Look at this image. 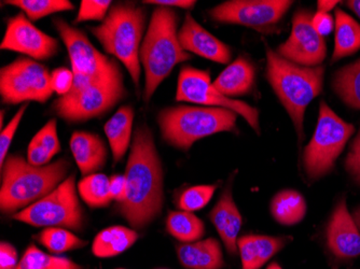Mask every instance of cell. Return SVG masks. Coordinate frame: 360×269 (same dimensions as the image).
<instances>
[{"label":"cell","mask_w":360,"mask_h":269,"mask_svg":"<svg viewBox=\"0 0 360 269\" xmlns=\"http://www.w3.org/2000/svg\"><path fill=\"white\" fill-rule=\"evenodd\" d=\"M127 197L119 206L133 230L155 221L163 207V171L150 129L137 127L125 169Z\"/></svg>","instance_id":"cell-1"},{"label":"cell","mask_w":360,"mask_h":269,"mask_svg":"<svg viewBox=\"0 0 360 269\" xmlns=\"http://www.w3.org/2000/svg\"><path fill=\"white\" fill-rule=\"evenodd\" d=\"M70 167L66 159L37 167L30 165L23 157L8 155L1 167V212L13 216L46 197L68 179Z\"/></svg>","instance_id":"cell-2"},{"label":"cell","mask_w":360,"mask_h":269,"mask_svg":"<svg viewBox=\"0 0 360 269\" xmlns=\"http://www.w3.org/2000/svg\"><path fill=\"white\" fill-rule=\"evenodd\" d=\"M177 24V14L169 7H159L153 11L139 53L145 70V102L150 100L176 65L191 58L178 39Z\"/></svg>","instance_id":"cell-3"},{"label":"cell","mask_w":360,"mask_h":269,"mask_svg":"<svg viewBox=\"0 0 360 269\" xmlns=\"http://www.w3.org/2000/svg\"><path fill=\"white\" fill-rule=\"evenodd\" d=\"M147 13L133 3L117 4L110 8L101 25L91 28L105 51L118 58L139 88L141 42Z\"/></svg>","instance_id":"cell-4"},{"label":"cell","mask_w":360,"mask_h":269,"mask_svg":"<svg viewBox=\"0 0 360 269\" xmlns=\"http://www.w3.org/2000/svg\"><path fill=\"white\" fill-rule=\"evenodd\" d=\"M266 77L281 102L292 119L299 137L303 139V119L309 103L321 94L323 68L300 67L266 48Z\"/></svg>","instance_id":"cell-5"},{"label":"cell","mask_w":360,"mask_h":269,"mask_svg":"<svg viewBox=\"0 0 360 269\" xmlns=\"http://www.w3.org/2000/svg\"><path fill=\"white\" fill-rule=\"evenodd\" d=\"M158 122L165 141L178 149L189 150L204 137L234 131L236 114L215 107H172L160 112Z\"/></svg>","instance_id":"cell-6"},{"label":"cell","mask_w":360,"mask_h":269,"mask_svg":"<svg viewBox=\"0 0 360 269\" xmlns=\"http://www.w3.org/2000/svg\"><path fill=\"white\" fill-rule=\"evenodd\" d=\"M12 218L35 228L82 230L84 214L77 195L76 176H70L53 192L16 212Z\"/></svg>","instance_id":"cell-7"},{"label":"cell","mask_w":360,"mask_h":269,"mask_svg":"<svg viewBox=\"0 0 360 269\" xmlns=\"http://www.w3.org/2000/svg\"><path fill=\"white\" fill-rule=\"evenodd\" d=\"M354 131L353 125L340 119L325 102L321 103L319 123L303 159L311 179H319L333 169Z\"/></svg>","instance_id":"cell-8"},{"label":"cell","mask_w":360,"mask_h":269,"mask_svg":"<svg viewBox=\"0 0 360 269\" xmlns=\"http://www.w3.org/2000/svg\"><path fill=\"white\" fill-rule=\"evenodd\" d=\"M51 74L44 65L21 58L1 68L0 94L8 105L46 103L53 94Z\"/></svg>","instance_id":"cell-9"},{"label":"cell","mask_w":360,"mask_h":269,"mask_svg":"<svg viewBox=\"0 0 360 269\" xmlns=\"http://www.w3.org/2000/svg\"><path fill=\"white\" fill-rule=\"evenodd\" d=\"M63 42L68 48L74 74L98 79L105 82L123 83V74L116 60L97 51L88 36L64 20H54Z\"/></svg>","instance_id":"cell-10"},{"label":"cell","mask_w":360,"mask_h":269,"mask_svg":"<svg viewBox=\"0 0 360 269\" xmlns=\"http://www.w3.org/2000/svg\"><path fill=\"white\" fill-rule=\"evenodd\" d=\"M125 95L123 83H94L56 99L53 110L66 122H84L106 114Z\"/></svg>","instance_id":"cell-11"},{"label":"cell","mask_w":360,"mask_h":269,"mask_svg":"<svg viewBox=\"0 0 360 269\" xmlns=\"http://www.w3.org/2000/svg\"><path fill=\"white\" fill-rule=\"evenodd\" d=\"M178 102L195 103L215 108H224L242 115L248 124L259 133V112L246 103L229 98L212 86L208 72L184 67L178 78Z\"/></svg>","instance_id":"cell-12"},{"label":"cell","mask_w":360,"mask_h":269,"mask_svg":"<svg viewBox=\"0 0 360 269\" xmlns=\"http://www.w3.org/2000/svg\"><path fill=\"white\" fill-rule=\"evenodd\" d=\"M283 0H232L210 10L212 20L266 29L282 19L291 6Z\"/></svg>","instance_id":"cell-13"},{"label":"cell","mask_w":360,"mask_h":269,"mask_svg":"<svg viewBox=\"0 0 360 269\" xmlns=\"http://www.w3.org/2000/svg\"><path fill=\"white\" fill-rule=\"evenodd\" d=\"M313 14L299 10L293 16L289 39L278 48V55L293 64L319 67L325 60L327 48L323 38L314 29Z\"/></svg>","instance_id":"cell-14"},{"label":"cell","mask_w":360,"mask_h":269,"mask_svg":"<svg viewBox=\"0 0 360 269\" xmlns=\"http://www.w3.org/2000/svg\"><path fill=\"white\" fill-rule=\"evenodd\" d=\"M0 48L44 60L56 55L60 44L56 38L38 29L24 12H21L8 21Z\"/></svg>","instance_id":"cell-15"},{"label":"cell","mask_w":360,"mask_h":269,"mask_svg":"<svg viewBox=\"0 0 360 269\" xmlns=\"http://www.w3.org/2000/svg\"><path fill=\"white\" fill-rule=\"evenodd\" d=\"M326 237L329 250L335 258L349 260L360 256V232L347 210L345 198L331 216Z\"/></svg>","instance_id":"cell-16"},{"label":"cell","mask_w":360,"mask_h":269,"mask_svg":"<svg viewBox=\"0 0 360 269\" xmlns=\"http://www.w3.org/2000/svg\"><path fill=\"white\" fill-rule=\"evenodd\" d=\"M178 39L185 51L192 52L219 64H228L231 60L230 48L196 23L190 13L186 15L184 25L178 32Z\"/></svg>","instance_id":"cell-17"},{"label":"cell","mask_w":360,"mask_h":269,"mask_svg":"<svg viewBox=\"0 0 360 269\" xmlns=\"http://www.w3.org/2000/svg\"><path fill=\"white\" fill-rule=\"evenodd\" d=\"M70 150L84 177L101 171L106 164V145L94 133L76 131L70 139Z\"/></svg>","instance_id":"cell-18"},{"label":"cell","mask_w":360,"mask_h":269,"mask_svg":"<svg viewBox=\"0 0 360 269\" xmlns=\"http://www.w3.org/2000/svg\"><path fill=\"white\" fill-rule=\"evenodd\" d=\"M210 221L215 225L229 254L238 251V236L242 228V216L234 203L230 190L226 189L219 202L210 214Z\"/></svg>","instance_id":"cell-19"},{"label":"cell","mask_w":360,"mask_h":269,"mask_svg":"<svg viewBox=\"0 0 360 269\" xmlns=\"http://www.w3.org/2000/svg\"><path fill=\"white\" fill-rule=\"evenodd\" d=\"M287 237L243 236L238 240L242 269H260L288 242Z\"/></svg>","instance_id":"cell-20"},{"label":"cell","mask_w":360,"mask_h":269,"mask_svg":"<svg viewBox=\"0 0 360 269\" xmlns=\"http://www.w3.org/2000/svg\"><path fill=\"white\" fill-rule=\"evenodd\" d=\"M180 264L188 269H221L224 266L221 247L215 238L177 247Z\"/></svg>","instance_id":"cell-21"},{"label":"cell","mask_w":360,"mask_h":269,"mask_svg":"<svg viewBox=\"0 0 360 269\" xmlns=\"http://www.w3.org/2000/svg\"><path fill=\"white\" fill-rule=\"evenodd\" d=\"M254 82V65L245 58H238L226 67L212 86L224 96H238L250 92Z\"/></svg>","instance_id":"cell-22"},{"label":"cell","mask_w":360,"mask_h":269,"mask_svg":"<svg viewBox=\"0 0 360 269\" xmlns=\"http://www.w3.org/2000/svg\"><path fill=\"white\" fill-rule=\"evenodd\" d=\"M134 110L131 106L119 109L105 124V133L108 138L113 161L118 163L124 157L132 138Z\"/></svg>","instance_id":"cell-23"},{"label":"cell","mask_w":360,"mask_h":269,"mask_svg":"<svg viewBox=\"0 0 360 269\" xmlns=\"http://www.w3.org/2000/svg\"><path fill=\"white\" fill-rule=\"evenodd\" d=\"M137 240L139 234L133 228L110 226L96 235L92 244V252L97 258H113L129 250Z\"/></svg>","instance_id":"cell-24"},{"label":"cell","mask_w":360,"mask_h":269,"mask_svg":"<svg viewBox=\"0 0 360 269\" xmlns=\"http://www.w3.org/2000/svg\"><path fill=\"white\" fill-rule=\"evenodd\" d=\"M360 48V24L349 14L335 11V44L333 62L347 58Z\"/></svg>","instance_id":"cell-25"},{"label":"cell","mask_w":360,"mask_h":269,"mask_svg":"<svg viewBox=\"0 0 360 269\" xmlns=\"http://www.w3.org/2000/svg\"><path fill=\"white\" fill-rule=\"evenodd\" d=\"M271 211L277 222L284 225H293L302 221L307 212V204L298 192L285 190L273 198Z\"/></svg>","instance_id":"cell-26"},{"label":"cell","mask_w":360,"mask_h":269,"mask_svg":"<svg viewBox=\"0 0 360 269\" xmlns=\"http://www.w3.org/2000/svg\"><path fill=\"white\" fill-rule=\"evenodd\" d=\"M167 232L180 242H195L205 234V225L201 218L191 212H169L167 220Z\"/></svg>","instance_id":"cell-27"},{"label":"cell","mask_w":360,"mask_h":269,"mask_svg":"<svg viewBox=\"0 0 360 269\" xmlns=\"http://www.w3.org/2000/svg\"><path fill=\"white\" fill-rule=\"evenodd\" d=\"M333 88L347 106L360 109V60L337 72Z\"/></svg>","instance_id":"cell-28"},{"label":"cell","mask_w":360,"mask_h":269,"mask_svg":"<svg viewBox=\"0 0 360 269\" xmlns=\"http://www.w3.org/2000/svg\"><path fill=\"white\" fill-rule=\"evenodd\" d=\"M78 192L84 203L91 208L107 207L112 197L110 179L103 173L86 176L78 184Z\"/></svg>","instance_id":"cell-29"},{"label":"cell","mask_w":360,"mask_h":269,"mask_svg":"<svg viewBox=\"0 0 360 269\" xmlns=\"http://www.w3.org/2000/svg\"><path fill=\"white\" fill-rule=\"evenodd\" d=\"M16 269H84V267L70 258L46 254L35 244H30Z\"/></svg>","instance_id":"cell-30"},{"label":"cell","mask_w":360,"mask_h":269,"mask_svg":"<svg viewBox=\"0 0 360 269\" xmlns=\"http://www.w3.org/2000/svg\"><path fill=\"white\" fill-rule=\"evenodd\" d=\"M38 242L51 254H62L68 251L84 248L88 242L62 228H46L36 236Z\"/></svg>","instance_id":"cell-31"},{"label":"cell","mask_w":360,"mask_h":269,"mask_svg":"<svg viewBox=\"0 0 360 269\" xmlns=\"http://www.w3.org/2000/svg\"><path fill=\"white\" fill-rule=\"evenodd\" d=\"M5 4L19 7L30 21H38L44 16L74 9L70 0H8Z\"/></svg>","instance_id":"cell-32"},{"label":"cell","mask_w":360,"mask_h":269,"mask_svg":"<svg viewBox=\"0 0 360 269\" xmlns=\"http://www.w3.org/2000/svg\"><path fill=\"white\" fill-rule=\"evenodd\" d=\"M216 189V185H198L190 188L180 196L178 207L188 212L203 209L210 203Z\"/></svg>","instance_id":"cell-33"},{"label":"cell","mask_w":360,"mask_h":269,"mask_svg":"<svg viewBox=\"0 0 360 269\" xmlns=\"http://www.w3.org/2000/svg\"><path fill=\"white\" fill-rule=\"evenodd\" d=\"M110 7L109 0H82L76 22L104 21Z\"/></svg>","instance_id":"cell-34"},{"label":"cell","mask_w":360,"mask_h":269,"mask_svg":"<svg viewBox=\"0 0 360 269\" xmlns=\"http://www.w3.org/2000/svg\"><path fill=\"white\" fill-rule=\"evenodd\" d=\"M35 141L44 152L53 157L60 151V143L58 137L56 120H50L32 139Z\"/></svg>","instance_id":"cell-35"},{"label":"cell","mask_w":360,"mask_h":269,"mask_svg":"<svg viewBox=\"0 0 360 269\" xmlns=\"http://www.w3.org/2000/svg\"><path fill=\"white\" fill-rule=\"evenodd\" d=\"M27 107V103L24 104V106H22L20 110L15 113L13 119L8 123L5 129L1 131V135H0V165H1V167L5 164L6 159L8 157V150H9L10 145H11L12 140H13L16 129L19 127L20 122H21L22 117H23Z\"/></svg>","instance_id":"cell-36"},{"label":"cell","mask_w":360,"mask_h":269,"mask_svg":"<svg viewBox=\"0 0 360 269\" xmlns=\"http://www.w3.org/2000/svg\"><path fill=\"white\" fill-rule=\"evenodd\" d=\"M51 88L60 96L68 94L74 86L75 74L68 68H58L51 72Z\"/></svg>","instance_id":"cell-37"},{"label":"cell","mask_w":360,"mask_h":269,"mask_svg":"<svg viewBox=\"0 0 360 269\" xmlns=\"http://www.w3.org/2000/svg\"><path fill=\"white\" fill-rule=\"evenodd\" d=\"M345 168L352 178L360 184V131L352 143L351 150L345 159Z\"/></svg>","instance_id":"cell-38"},{"label":"cell","mask_w":360,"mask_h":269,"mask_svg":"<svg viewBox=\"0 0 360 269\" xmlns=\"http://www.w3.org/2000/svg\"><path fill=\"white\" fill-rule=\"evenodd\" d=\"M19 254L10 242L0 244V269H16L19 265Z\"/></svg>","instance_id":"cell-39"},{"label":"cell","mask_w":360,"mask_h":269,"mask_svg":"<svg viewBox=\"0 0 360 269\" xmlns=\"http://www.w3.org/2000/svg\"><path fill=\"white\" fill-rule=\"evenodd\" d=\"M312 23L314 29L319 32L321 37L329 35L333 32V26H335L333 16L329 13H326V12L319 11L315 15H313Z\"/></svg>","instance_id":"cell-40"},{"label":"cell","mask_w":360,"mask_h":269,"mask_svg":"<svg viewBox=\"0 0 360 269\" xmlns=\"http://www.w3.org/2000/svg\"><path fill=\"white\" fill-rule=\"evenodd\" d=\"M110 192L112 200L122 204L127 197V179L124 175H115L110 178Z\"/></svg>","instance_id":"cell-41"},{"label":"cell","mask_w":360,"mask_h":269,"mask_svg":"<svg viewBox=\"0 0 360 269\" xmlns=\"http://www.w3.org/2000/svg\"><path fill=\"white\" fill-rule=\"evenodd\" d=\"M143 4H151V5L160 6V7H179L192 8L195 5V1L193 0H147L143 1Z\"/></svg>","instance_id":"cell-42"},{"label":"cell","mask_w":360,"mask_h":269,"mask_svg":"<svg viewBox=\"0 0 360 269\" xmlns=\"http://www.w3.org/2000/svg\"><path fill=\"white\" fill-rule=\"evenodd\" d=\"M338 3H339V1H330V0H319V3H317V6H319V11L328 13L329 11H331V10H333V8L337 6Z\"/></svg>","instance_id":"cell-43"},{"label":"cell","mask_w":360,"mask_h":269,"mask_svg":"<svg viewBox=\"0 0 360 269\" xmlns=\"http://www.w3.org/2000/svg\"><path fill=\"white\" fill-rule=\"evenodd\" d=\"M347 6H349V9L353 10V11L357 14L358 18L360 19V0L347 1Z\"/></svg>","instance_id":"cell-44"},{"label":"cell","mask_w":360,"mask_h":269,"mask_svg":"<svg viewBox=\"0 0 360 269\" xmlns=\"http://www.w3.org/2000/svg\"><path fill=\"white\" fill-rule=\"evenodd\" d=\"M353 218L360 232V207H358L357 209L354 211Z\"/></svg>","instance_id":"cell-45"},{"label":"cell","mask_w":360,"mask_h":269,"mask_svg":"<svg viewBox=\"0 0 360 269\" xmlns=\"http://www.w3.org/2000/svg\"><path fill=\"white\" fill-rule=\"evenodd\" d=\"M266 269H283L282 267L280 266V265L276 264V263H273V264H271L270 266L268 267Z\"/></svg>","instance_id":"cell-46"},{"label":"cell","mask_w":360,"mask_h":269,"mask_svg":"<svg viewBox=\"0 0 360 269\" xmlns=\"http://www.w3.org/2000/svg\"><path fill=\"white\" fill-rule=\"evenodd\" d=\"M157 269H167V268H157Z\"/></svg>","instance_id":"cell-47"}]
</instances>
